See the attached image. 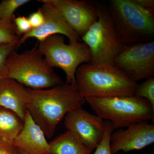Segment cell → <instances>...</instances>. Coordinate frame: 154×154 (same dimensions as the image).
<instances>
[{
	"mask_svg": "<svg viewBox=\"0 0 154 154\" xmlns=\"http://www.w3.org/2000/svg\"><path fill=\"white\" fill-rule=\"evenodd\" d=\"M29 91L27 110L48 138L52 137L58 124L68 113L82 108L86 102L76 86L66 83L48 89Z\"/></svg>",
	"mask_w": 154,
	"mask_h": 154,
	"instance_id": "cell-1",
	"label": "cell"
},
{
	"mask_svg": "<svg viewBox=\"0 0 154 154\" xmlns=\"http://www.w3.org/2000/svg\"><path fill=\"white\" fill-rule=\"evenodd\" d=\"M75 82L78 92L85 99L134 96L138 85L113 64L104 63L81 65Z\"/></svg>",
	"mask_w": 154,
	"mask_h": 154,
	"instance_id": "cell-2",
	"label": "cell"
},
{
	"mask_svg": "<svg viewBox=\"0 0 154 154\" xmlns=\"http://www.w3.org/2000/svg\"><path fill=\"white\" fill-rule=\"evenodd\" d=\"M108 9L123 45L154 40V11L141 8L134 0H111Z\"/></svg>",
	"mask_w": 154,
	"mask_h": 154,
	"instance_id": "cell-3",
	"label": "cell"
},
{
	"mask_svg": "<svg viewBox=\"0 0 154 154\" xmlns=\"http://www.w3.org/2000/svg\"><path fill=\"white\" fill-rule=\"evenodd\" d=\"M7 78L33 90H43L63 84L38 51V42L22 53L14 51L6 63Z\"/></svg>",
	"mask_w": 154,
	"mask_h": 154,
	"instance_id": "cell-4",
	"label": "cell"
},
{
	"mask_svg": "<svg viewBox=\"0 0 154 154\" xmlns=\"http://www.w3.org/2000/svg\"><path fill=\"white\" fill-rule=\"evenodd\" d=\"M96 115L110 122L113 129L153 120L154 108L147 100L134 96L86 98Z\"/></svg>",
	"mask_w": 154,
	"mask_h": 154,
	"instance_id": "cell-5",
	"label": "cell"
},
{
	"mask_svg": "<svg viewBox=\"0 0 154 154\" xmlns=\"http://www.w3.org/2000/svg\"><path fill=\"white\" fill-rule=\"evenodd\" d=\"M38 48L48 64L60 68L66 76V84L76 86L75 74L82 64L91 63V53L84 42L66 44L63 36L51 35L38 42Z\"/></svg>",
	"mask_w": 154,
	"mask_h": 154,
	"instance_id": "cell-6",
	"label": "cell"
},
{
	"mask_svg": "<svg viewBox=\"0 0 154 154\" xmlns=\"http://www.w3.org/2000/svg\"><path fill=\"white\" fill-rule=\"evenodd\" d=\"M81 38L90 50L91 63L113 64L123 46L116 31L108 9L101 5L98 20Z\"/></svg>",
	"mask_w": 154,
	"mask_h": 154,
	"instance_id": "cell-7",
	"label": "cell"
},
{
	"mask_svg": "<svg viewBox=\"0 0 154 154\" xmlns=\"http://www.w3.org/2000/svg\"><path fill=\"white\" fill-rule=\"evenodd\" d=\"M113 65L137 83L154 75V40L123 45Z\"/></svg>",
	"mask_w": 154,
	"mask_h": 154,
	"instance_id": "cell-8",
	"label": "cell"
},
{
	"mask_svg": "<svg viewBox=\"0 0 154 154\" xmlns=\"http://www.w3.org/2000/svg\"><path fill=\"white\" fill-rule=\"evenodd\" d=\"M64 125L84 144L94 150L104 137L105 122L97 115L82 108L69 112L64 117Z\"/></svg>",
	"mask_w": 154,
	"mask_h": 154,
	"instance_id": "cell-9",
	"label": "cell"
},
{
	"mask_svg": "<svg viewBox=\"0 0 154 154\" xmlns=\"http://www.w3.org/2000/svg\"><path fill=\"white\" fill-rule=\"evenodd\" d=\"M42 3L39 8L44 17V22L39 27L32 28L19 39V46L28 38H35L38 42L44 40L51 35L59 34L66 36L70 43L79 41L80 37L70 27L60 11L50 0L38 1Z\"/></svg>",
	"mask_w": 154,
	"mask_h": 154,
	"instance_id": "cell-10",
	"label": "cell"
},
{
	"mask_svg": "<svg viewBox=\"0 0 154 154\" xmlns=\"http://www.w3.org/2000/svg\"><path fill=\"white\" fill-rule=\"evenodd\" d=\"M50 1L80 38L99 18L100 5L94 2L85 0Z\"/></svg>",
	"mask_w": 154,
	"mask_h": 154,
	"instance_id": "cell-11",
	"label": "cell"
},
{
	"mask_svg": "<svg viewBox=\"0 0 154 154\" xmlns=\"http://www.w3.org/2000/svg\"><path fill=\"white\" fill-rule=\"evenodd\" d=\"M111 154L120 151L128 152L139 150L154 142V125L149 121L135 123L127 127L113 131L110 136Z\"/></svg>",
	"mask_w": 154,
	"mask_h": 154,
	"instance_id": "cell-12",
	"label": "cell"
},
{
	"mask_svg": "<svg viewBox=\"0 0 154 154\" xmlns=\"http://www.w3.org/2000/svg\"><path fill=\"white\" fill-rule=\"evenodd\" d=\"M45 137L42 130L27 110L23 128L15 138L13 145L28 154H50L49 143Z\"/></svg>",
	"mask_w": 154,
	"mask_h": 154,
	"instance_id": "cell-13",
	"label": "cell"
},
{
	"mask_svg": "<svg viewBox=\"0 0 154 154\" xmlns=\"http://www.w3.org/2000/svg\"><path fill=\"white\" fill-rule=\"evenodd\" d=\"M29 89L13 79L0 81V107L11 110L24 122L30 100Z\"/></svg>",
	"mask_w": 154,
	"mask_h": 154,
	"instance_id": "cell-14",
	"label": "cell"
},
{
	"mask_svg": "<svg viewBox=\"0 0 154 154\" xmlns=\"http://www.w3.org/2000/svg\"><path fill=\"white\" fill-rule=\"evenodd\" d=\"M49 143L50 154H92L93 151L68 130Z\"/></svg>",
	"mask_w": 154,
	"mask_h": 154,
	"instance_id": "cell-15",
	"label": "cell"
},
{
	"mask_svg": "<svg viewBox=\"0 0 154 154\" xmlns=\"http://www.w3.org/2000/svg\"><path fill=\"white\" fill-rule=\"evenodd\" d=\"M24 122L13 111L0 107V142L13 144Z\"/></svg>",
	"mask_w": 154,
	"mask_h": 154,
	"instance_id": "cell-16",
	"label": "cell"
},
{
	"mask_svg": "<svg viewBox=\"0 0 154 154\" xmlns=\"http://www.w3.org/2000/svg\"><path fill=\"white\" fill-rule=\"evenodd\" d=\"M30 2L29 0H3L0 3V21L14 22V14L17 9Z\"/></svg>",
	"mask_w": 154,
	"mask_h": 154,
	"instance_id": "cell-17",
	"label": "cell"
},
{
	"mask_svg": "<svg viewBox=\"0 0 154 154\" xmlns=\"http://www.w3.org/2000/svg\"><path fill=\"white\" fill-rule=\"evenodd\" d=\"M19 39L14 22L0 21V44H19Z\"/></svg>",
	"mask_w": 154,
	"mask_h": 154,
	"instance_id": "cell-18",
	"label": "cell"
},
{
	"mask_svg": "<svg viewBox=\"0 0 154 154\" xmlns=\"http://www.w3.org/2000/svg\"><path fill=\"white\" fill-rule=\"evenodd\" d=\"M134 96L147 100L154 108V78L146 79L138 85Z\"/></svg>",
	"mask_w": 154,
	"mask_h": 154,
	"instance_id": "cell-19",
	"label": "cell"
},
{
	"mask_svg": "<svg viewBox=\"0 0 154 154\" xmlns=\"http://www.w3.org/2000/svg\"><path fill=\"white\" fill-rule=\"evenodd\" d=\"M18 46V43L0 44V81L7 78L6 60L9 55Z\"/></svg>",
	"mask_w": 154,
	"mask_h": 154,
	"instance_id": "cell-20",
	"label": "cell"
},
{
	"mask_svg": "<svg viewBox=\"0 0 154 154\" xmlns=\"http://www.w3.org/2000/svg\"><path fill=\"white\" fill-rule=\"evenodd\" d=\"M105 130L104 137L101 143L95 149L96 150L93 154H112L110 149V136L114 130L112 124L109 121L105 120Z\"/></svg>",
	"mask_w": 154,
	"mask_h": 154,
	"instance_id": "cell-21",
	"label": "cell"
},
{
	"mask_svg": "<svg viewBox=\"0 0 154 154\" xmlns=\"http://www.w3.org/2000/svg\"><path fill=\"white\" fill-rule=\"evenodd\" d=\"M14 22L16 32L19 37L21 35L28 33L32 29L28 18L25 17L20 16L14 18Z\"/></svg>",
	"mask_w": 154,
	"mask_h": 154,
	"instance_id": "cell-22",
	"label": "cell"
},
{
	"mask_svg": "<svg viewBox=\"0 0 154 154\" xmlns=\"http://www.w3.org/2000/svg\"><path fill=\"white\" fill-rule=\"evenodd\" d=\"M32 28L39 27L44 22V17L40 8L36 12L30 14L28 18Z\"/></svg>",
	"mask_w": 154,
	"mask_h": 154,
	"instance_id": "cell-23",
	"label": "cell"
},
{
	"mask_svg": "<svg viewBox=\"0 0 154 154\" xmlns=\"http://www.w3.org/2000/svg\"><path fill=\"white\" fill-rule=\"evenodd\" d=\"M0 154H17V148L13 144L0 142Z\"/></svg>",
	"mask_w": 154,
	"mask_h": 154,
	"instance_id": "cell-24",
	"label": "cell"
},
{
	"mask_svg": "<svg viewBox=\"0 0 154 154\" xmlns=\"http://www.w3.org/2000/svg\"><path fill=\"white\" fill-rule=\"evenodd\" d=\"M134 1L144 9L154 11V0H134Z\"/></svg>",
	"mask_w": 154,
	"mask_h": 154,
	"instance_id": "cell-25",
	"label": "cell"
},
{
	"mask_svg": "<svg viewBox=\"0 0 154 154\" xmlns=\"http://www.w3.org/2000/svg\"><path fill=\"white\" fill-rule=\"evenodd\" d=\"M17 154H28L27 153L25 152L17 149Z\"/></svg>",
	"mask_w": 154,
	"mask_h": 154,
	"instance_id": "cell-26",
	"label": "cell"
}]
</instances>
